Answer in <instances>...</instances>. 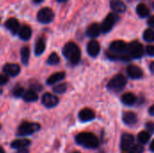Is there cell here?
<instances>
[{
    "instance_id": "obj_1",
    "label": "cell",
    "mask_w": 154,
    "mask_h": 153,
    "mask_svg": "<svg viewBox=\"0 0 154 153\" xmlns=\"http://www.w3.org/2000/svg\"><path fill=\"white\" fill-rule=\"evenodd\" d=\"M127 47L128 44L124 41H115L110 44L109 47V51H108V56L109 58H115V59H127Z\"/></svg>"
},
{
    "instance_id": "obj_2",
    "label": "cell",
    "mask_w": 154,
    "mask_h": 153,
    "mask_svg": "<svg viewBox=\"0 0 154 153\" xmlns=\"http://www.w3.org/2000/svg\"><path fill=\"white\" fill-rule=\"evenodd\" d=\"M76 142L80 146L87 149H97L99 146L97 137L91 133H81L76 136Z\"/></svg>"
},
{
    "instance_id": "obj_3",
    "label": "cell",
    "mask_w": 154,
    "mask_h": 153,
    "mask_svg": "<svg viewBox=\"0 0 154 153\" xmlns=\"http://www.w3.org/2000/svg\"><path fill=\"white\" fill-rule=\"evenodd\" d=\"M63 55L72 63V64H78L80 60L81 53L80 49L79 46L74 42H68L63 50H62Z\"/></svg>"
},
{
    "instance_id": "obj_4",
    "label": "cell",
    "mask_w": 154,
    "mask_h": 153,
    "mask_svg": "<svg viewBox=\"0 0 154 153\" xmlns=\"http://www.w3.org/2000/svg\"><path fill=\"white\" fill-rule=\"evenodd\" d=\"M127 83L125 77L123 74H117L114 76L107 84V88L111 91L119 92L124 89Z\"/></svg>"
},
{
    "instance_id": "obj_5",
    "label": "cell",
    "mask_w": 154,
    "mask_h": 153,
    "mask_svg": "<svg viewBox=\"0 0 154 153\" xmlns=\"http://www.w3.org/2000/svg\"><path fill=\"white\" fill-rule=\"evenodd\" d=\"M143 45L139 42V41H133L131 43L128 44L127 47V59L131 60V59H140L143 57Z\"/></svg>"
},
{
    "instance_id": "obj_6",
    "label": "cell",
    "mask_w": 154,
    "mask_h": 153,
    "mask_svg": "<svg viewBox=\"0 0 154 153\" xmlns=\"http://www.w3.org/2000/svg\"><path fill=\"white\" fill-rule=\"evenodd\" d=\"M40 129V124L35 123H23L17 131V134L21 136L30 135Z\"/></svg>"
},
{
    "instance_id": "obj_7",
    "label": "cell",
    "mask_w": 154,
    "mask_h": 153,
    "mask_svg": "<svg viewBox=\"0 0 154 153\" xmlns=\"http://www.w3.org/2000/svg\"><path fill=\"white\" fill-rule=\"evenodd\" d=\"M53 18H54L53 11L49 7H44L41 9L37 14V19L42 23H49L53 20Z\"/></svg>"
},
{
    "instance_id": "obj_8",
    "label": "cell",
    "mask_w": 154,
    "mask_h": 153,
    "mask_svg": "<svg viewBox=\"0 0 154 153\" xmlns=\"http://www.w3.org/2000/svg\"><path fill=\"white\" fill-rule=\"evenodd\" d=\"M117 16L115 14H109L105 20L102 23L101 25V31L104 32H108L112 30V28L114 27V25L116 24V21H117Z\"/></svg>"
},
{
    "instance_id": "obj_9",
    "label": "cell",
    "mask_w": 154,
    "mask_h": 153,
    "mask_svg": "<svg viewBox=\"0 0 154 153\" xmlns=\"http://www.w3.org/2000/svg\"><path fill=\"white\" fill-rule=\"evenodd\" d=\"M134 137L132 134L124 133L121 138V143H120L121 150L124 152H125L129 148H131L134 145Z\"/></svg>"
},
{
    "instance_id": "obj_10",
    "label": "cell",
    "mask_w": 154,
    "mask_h": 153,
    "mask_svg": "<svg viewBox=\"0 0 154 153\" xmlns=\"http://www.w3.org/2000/svg\"><path fill=\"white\" fill-rule=\"evenodd\" d=\"M42 102L46 107L51 108V107H54L58 105L59 99L56 96L50 94V93H46L43 95V96L42 98Z\"/></svg>"
},
{
    "instance_id": "obj_11",
    "label": "cell",
    "mask_w": 154,
    "mask_h": 153,
    "mask_svg": "<svg viewBox=\"0 0 154 153\" xmlns=\"http://www.w3.org/2000/svg\"><path fill=\"white\" fill-rule=\"evenodd\" d=\"M126 71H127L128 76L134 79H139L143 78V75L142 69L136 65H129L126 69Z\"/></svg>"
},
{
    "instance_id": "obj_12",
    "label": "cell",
    "mask_w": 154,
    "mask_h": 153,
    "mask_svg": "<svg viewBox=\"0 0 154 153\" xmlns=\"http://www.w3.org/2000/svg\"><path fill=\"white\" fill-rule=\"evenodd\" d=\"M3 71L5 75L7 76H17L20 72V67L17 64H14V63H7L4 66L3 68Z\"/></svg>"
},
{
    "instance_id": "obj_13",
    "label": "cell",
    "mask_w": 154,
    "mask_h": 153,
    "mask_svg": "<svg viewBox=\"0 0 154 153\" xmlns=\"http://www.w3.org/2000/svg\"><path fill=\"white\" fill-rule=\"evenodd\" d=\"M87 50H88V53L91 57H97L100 52V44H99V42L95 41V40L90 41L88 43Z\"/></svg>"
},
{
    "instance_id": "obj_14",
    "label": "cell",
    "mask_w": 154,
    "mask_h": 153,
    "mask_svg": "<svg viewBox=\"0 0 154 153\" xmlns=\"http://www.w3.org/2000/svg\"><path fill=\"white\" fill-rule=\"evenodd\" d=\"M79 117L80 121H82V122H89L96 117V115L93 110H91L89 108H84L79 112Z\"/></svg>"
},
{
    "instance_id": "obj_15",
    "label": "cell",
    "mask_w": 154,
    "mask_h": 153,
    "mask_svg": "<svg viewBox=\"0 0 154 153\" xmlns=\"http://www.w3.org/2000/svg\"><path fill=\"white\" fill-rule=\"evenodd\" d=\"M110 6L116 13H125L126 5L122 0H110Z\"/></svg>"
},
{
    "instance_id": "obj_16",
    "label": "cell",
    "mask_w": 154,
    "mask_h": 153,
    "mask_svg": "<svg viewBox=\"0 0 154 153\" xmlns=\"http://www.w3.org/2000/svg\"><path fill=\"white\" fill-rule=\"evenodd\" d=\"M5 27L11 31L12 33L15 34L19 30H20V27H19V22L17 19L15 18H9L6 22H5Z\"/></svg>"
},
{
    "instance_id": "obj_17",
    "label": "cell",
    "mask_w": 154,
    "mask_h": 153,
    "mask_svg": "<svg viewBox=\"0 0 154 153\" xmlns=\"http://www.w3.org/2000/svg\"><path fill=\"white\" fill-rule=\"evenodd\" d=\"M123 121L127 125H134L137 122V116L133 112H125L123 115Z\"/></svg>"
},
{
    "instance_id": "obj_18",
    "label": "cell",
    "mask_w": 154,
    "mask_h": 153,
    "mask_svg": "<svg viewBox=\"0 0 154 153\" xmlns=\"http://www.w3.org/2000/svg\"><path fill=\"white\" fill-rule=\"evenodd\" d=\"M100 32H101V26L97 23H92L91 25L88 26L87 30V34L91 38H95L100 34Z\"/></svg>"
},
{
    "instance_id": "obj_19",
    "label": "cell",
    "mask_w": 154,
    "mask_h": 153,
    "mask_svg": "<svg viewBox=\"0 0 154 153\" xmlns=\"http://www.w3.org/2000/svg\"><path fill=\"white\" fill-rule=\"evenodd\" d=\"M136 13L141 18H145L150 15V9L145 4H139L136 7Z\"/></svg>"
},
{
    "instance_id": "obj_20",
    "label": "cell",
    "mask_w": 154,
    "mask_h": 153,
    "mask_svg": "<svg viewBox=\"0 0 154 153\" xmlns=\"http://www.w3.org/2000/svg\"><path fill=\"white\" fill-rule=\"evenodd\" d=\"M46 42H45V39L43 37H41L37 40L36 44H35V48H34V52L36 55H41L43 53L45 47H46Z\"/></svg>"
},
{
    "instance_id": "obj_21",
    "label": "cell",
    "mask_w": 154,
    "mask_h": 153,
    "mask_svg": "<svg viewBox=\"0 0 154 153\" xmlns=\"http://www.w3.org/2000/svg\"><path fill=\"white\" fill-rule=\"evenodd\" d=\"M64 78H65V73L64 72H56V73L52 74L51 76H50V78H48L47 84L48 85H53V84L62 80Z\"/></svg>"
},
{
    "instance_id": "obj_22",
    "label": "cell",
    "mask_w": 154,
    "mask_h": 153,
    "mask_svg": "<svg viewBox=\"0 0 154 153\" xmlns=\"http://www.w3.org/2000/svg\"><path fill=\"white\" fill-rule=\"evenodd\" d=\"M121 100L125 106H133L136 102V96L133 93H125L122 96Z\"/></svg>"
},
{
    "instance_id": "obj_23",
    "label": "cell",
    "mask_w": 154,
    "mask_h": 153,
    "mask_svg": "<svg viewBox=\"0 0 154 153\" xmlns=\"http://www.w3.org/2000/svg\"><path fill=\"white\" fill-rule=\"evenodd\" d=\"M19 36L21 39L26 41L29 40L32 36V29L28 25H23L20 30H19Z\"/></svg>"
},
{
    "instance_id": "obj_24",
    "label": "cell",
    "mask_w": 154,
    "mask_h": 153,
    "mask_svg": "<svg viewBox=\"0 0 154 153\" xmlns=\"http://www.w3.org/2000/svg\"><path fill=\"white\" fill-rule=\"evenodd\" d=\"M31 144V142L29 140H25V139H21V140H15L11 143L12 148L14 149H22V148H25L27 146H29Z\"/></svg>"
},
{
    "instance_id": "obj_25",
    "label": "cell",
    "mask_w": 154,
    "mask_h": 153,
    "mask_svg": "<svg viewBox=\"0 0 154 153\" xmlns=\"http://www.w3.org/2000/svg\"><path fill=\"white\" fill-rule=\"evenodd\" d=\"M23 97L26 102H33L38 99V95L34 90H28L24 92Z\"/></svg>"
},
{
    "instance_id": "obj_26",
    "label": "cell",
    "mask_w": 154,
    "mask_h": 153,
    "mask_svg": "<svg viewBox=\"0 0 154 153\" xmlns=\"http://www.w3.org/2000/svg\"><path fill=\"white\" fill-rule=\"evenodd\" d=\"M150 138H151V134L147 131H142L138 134V142L141 144H146L150 141Z\"/></svg>"
},
{
    "instance_id": "obj_27",
    "label": "cell",
    "mask_w": 154,
    "mask_h": 153,
    "mask_svg": "<svg viewBox=\"0 0 154 153\" xmlns=\"http://www.w3.org/2000/svg\"><path fill=\"white\" fill-rule=\"evenodd\" d=\"M29 57H30V49L28 47H23L21 50V59H22V61L24 65L28 64Z\"/></svg>"
},
{
    "instance_id": "obj_28",
    "label": "cell",
    "mask_w": 154,
    "mask_h": 153,
    "mask_svg": "<svg viewBox=\"0 0 154 153\" xmlns=\"http://www.w3.org/2000/svg\"><path fill=\"white\" fill-rule=\"evenodd\" d=\"M143 39L148 42L154 41V30L152 29H146L143 32Z\"/></svg>"
},
{
    "instance_id": "obj_29",
    "label": "cell",
    "mask_w": 154,
    "mask_h": 153,
    "mask_svg": "<svg viewBox=\"0 0 154 153\" xmlns=\"http://www.w3.org/2000/svg\"><path fill=\"white\" fill-rule=\"evenodd\" d=\"M59 62H60V57H59V55H58L57 53H55V52H52V53L49 56V58H48V60H47V63L50 64V65H56V64H58Z\"/></svg>"
},
{
    "instance_id": "obj_30",
    "label": "cell",
    "mask_w": 154,
    "mask_h": 153,
    "mask_svg": "<svg viewBox=\"0 0 154 153\" xmlns=\"http://www.w3.org/2000/svg\"><path fill=\"white\" fill-rule=\"evenodd\" d=\"M143 151L144 149L142 145H133L125 151V153H143Z\"/></svg>"
},
{
    "instance_id": "obj_31",
    "label": "cell",
    "mask_w": 154,
    "mask_h": 153,
    "mask_svg": "<svg viewBox=\"0 0 154 153\" xmlns=\"http://www.w3.org/2000/svg\"><path fill=\"white\" fill-rule=\"evenodd\" d=\"M67 89V85L65 83H62V84H59L57 85L56 87H53V91L57 94H62L66 91Z\"/></svg>"
},
{
    "instance_id": "obj_32",
    "label": "cell",
    "mask_w": 154,
    "mask_h": 153,
    "mask_svg": "<svg viewBox=\"0 0 154 153\" xmlns=\"http://www.w3.org/2000/svg\"><path fill=\"white\" fill-rule=\"evenodd\" d=\"M13 94H14V96H16V97L22 96H23V94H24V89H23L22 87H16L14 89Z\"/></svg>"
},
{
    "instance_id": "obj_33",
    "label": "cell",
    "mask_w": 154,
    "mask_h": 153,
    "mask_svg": "<svg viewBox=\"0 0 154 153\" xmlns=\"http://www.w3.org/2000/svg\"><path fill=\"white\" fill-rule=\"evenodd\" d=\"M8 82V78L6 77V75L4 74H0V86L5 85Z\"/></svg>"
},
{
    "instance_id": "obj_34",
    "label": "cell",
    "mask_w": 154,
    "mask_h": 153,
    "mask_svg": "<svg viewBox=\"0 0 154 153\" xmlns=\"http://www.w3.org/2000/svg\"><path fill=\"white\" fill-rule=\"evenodd\" d=\"M146 52L150 56H154V45H149V46H147Z\"/></svg>"
},
{
    "instance_id": "obj_35",
    "label": "cell",
    "mask_w": 154,
    "mask_h": 153,
    "mask_svg": "<svg viewBox=\"0 0 154 153\" xmlns=\"http://www.w3.org/2000/svg\"><path fill=\"white\" fill-rule=\"evenodd\" d=\"M146 128H147V130H149L150 132L154 133V123H147V124H146Z\"/></svg>"
},
{
    "instance_id": "obj_36",
    "label": "cell",
    "mask_w": 154,
    "mask_h": 153,
    "mask_svg": "<svg viewBox=\"0 0 154 153\" xmlns=\"http://www.w3.org/2000/svg\"><path fill=\"white\" fill-rule=\"evenodd\" d=\"M148 24H149L151 27L154 28V15L151 16V17L148 19Z\"/></svg>"
},
{
    "instance_id": "obj_37",
    "label": "cell",
    "mask_w": 154,
    "mask_h": 153,
    "mask_svg": "<svg viewBox=\"0 0 154 153\" xmlns=\"http://www.w3.org/2000/svg\"><path fill=\"white\" fill-rule=\"evenodd\" d=\"M149 114H150L151 115L154 116V105L153 106H152L149 108Z\"/></svg>"
},
{
    "instance_id": "obj_38",
    "label": "cell",
    "mask_w": 154,
    "mask_h": 153,
    "mask_svg": "<svg viewBox=\"0 0 154 153\" xmlns=\"http://www.w3.org/2000/svg\"><path fill=\"white\" fill-rule=\"evenodd\" d=\"M28 150L24 149V148H22V149H19V151H17V153H28Z\"/></svg>"
},
{
    "instance_id": "obj_39",
    "label": "cell",
    "mask_w": 154,
    "mask_h": 153,
    "mask_svg": "<svg viewBox=\"0 0 154 153\" xmlns=\"http://www.w3.org/2000/svg\"><path fill=\"white\" fill-rule=\"evenodd\" d=\"M150 150L152 151V152H154V140L151 142V145H150Z\"/></svg>"
},
{
    "instance_id": "obj_40",
    "label": "cell",
    "mask_w": 154,
    "mask_h": 153,
    "mask_svg": "<svg viewBox=\"0 0 154 153\" xmlns=\"http://www.w3.org/2000/svg\"><path fill=\"white\" fill-rule=\"evenodd\" d=\"M150 69H151V71H152V73H154V61L151 63V65H150Z\"/></svg>"
},
{
    "instance_id": "obj_41",
    "label": "cell",
    "mask_w": 154,
    "mask_h": 153,
    "mask_svg": "<svg viewBox=\"0 0 154 153\" xmlns=\"http://www.w3.org/2000/svg\"><path fill=\"white\" fill-rule=\"evenodd\" d=\"M42 1H43V0H33L34 3H41Z\"/></svg>"
},
{
    "instance_id": "obj_42",
    "label": "cell",
    "mask_w": 154,
    "mask_h": 153,
    "mask_svg": "<svg viewBox=\"0 0 154 153\" xmlns=\"http://www.w3.org/2000/svg\"><path fill=\"white\" fill-rule=\"evenodd\" d=\"M0 153H5V151H4V150H3L2 148H0Z\"/></svg>"
},
{
    "instance_id": "obj_43",
    "label": "cell",
    "mask_w": 154,
    "mask_h": 153,
    "mask_svg": "<svg viewBox=\"0 0 154 153\" xmlns=\"http://www.w3.org/2000/svg\"><path fill=\"white\" fill-rule=\"evenodd\" d=\"M58 2H65V1H67V0H57Z\"/></svg>"
},
{
    "instance_id": "obj_44",
    "label": "cell",
    "mask_w": 154,
    "mask_h": 153,
    "mask_svg": "<svg viewBox=\"0 0 154 153\" xmlns=\"http://www.w3.org/2000/svg\"><path fill=\"white\" fill-rule=\"evenodd\" d=\"M72 153H80V152H79V151H74V152H72Z\"/></svg>"
}]
</instances>
